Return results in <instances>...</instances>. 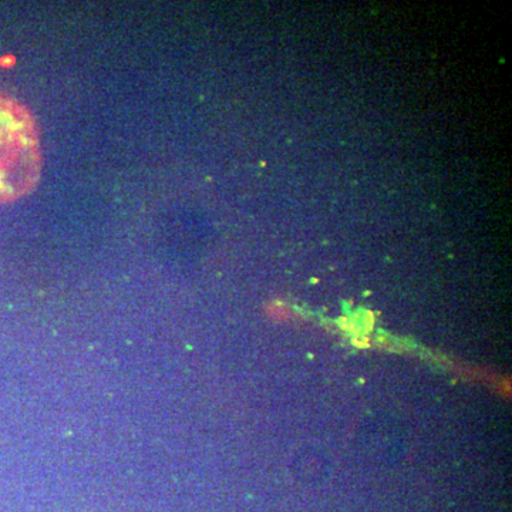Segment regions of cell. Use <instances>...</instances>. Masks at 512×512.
Returning <instances> with one entry per match:
<instances>
[{
    "label": "cell",
    "instance_id": "cell-1",
    "mask_svg": "<svg viewBox=\"0 0 512 512\" xmlns=\"http://www.w3.org/2000/svg\"><path fill=\"white\" fill-rule=\"evenodd\" d=\"M15 62H16L15 56L6 55V56H3L2 59H0V66L12 67L13 64H15Z\"/></svg>",
    "mask_w": 512,
    "mask_h": 512
}]
</instances>
